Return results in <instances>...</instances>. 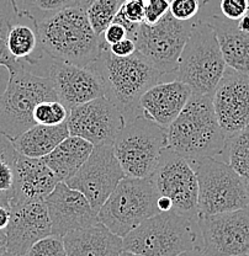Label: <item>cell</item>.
<instances>
[{"instance_id":"6da1fadb","label":"cell","mask_w":249,"mask_h":256,"mask_svg":"<svg viewBox=\"0 0 249 256\" xmlns=\"http://www.w3.org/2000/svg\"><path fill=\"white\" fill-rule=\"evenodd\" d=\"M42 46L48 57L88 68L100 56L99 36L94 32L84 5H73L39 21Z\"/></svg>"},{"instance_id":"7a4b0ae2","label":"cell","mask_w":249,"mask_h":256,"mask_svg":"<svg viewBox=\"0 0 249 256\" xmlns=\"http://www.w3.org/2000/svg\"><path fill=\"white\" fill-rule=\"evenodd\" d=\"M103 82L104 94L120 112L126 122L142 116L140 98L153 85L160 82L162 74L143 56L136 52L126 58L115 57L109 50H101L90 66Z\"/></svg>"},{"instance_id":"3957f363","label":"cell","mask_w":249,"mask_h":256,"mask_svg":"<svg viewBox=\"0 0 249 256\" xmlns=\"http://www.w3.org/2000/svg\"><path fill=\"white\" fill-rule=\"evenodd\" d=\"M168 149L187 160L222 156L226 136L219 127L212 95L192 94L175 121L165 130Z\"/></svg>"},{"instance_id":"277c9868","label":"cell","mask_w":249,"mask_h":256,"mask_svg":"<svg viewBox=\"0 0 249 256\" xmlns=\"http://www.w3.org/2000/svg\"><path fill=\"white\" fill-rule=\"evenodd\" d=\"M197 220L174 210L158 213L124 238V250L142 256H179L201 249Z\"/></svg>"},{"instance_id":"5b68a950","label":"cell","mask_w":249,"mask_h":256,"mask_svg":"<svg viewBox=\"0 0 249 256\" xmlns=\"http://www.w3.org/2000/svg\"><path fill=\"white\" fill-rule=\"evenodd\" d=\"M227 66L216 32L207 21H195L176 69V80L192 94L212 95Z\"/></svg>"},{"instance_id":"8992f818","label":"cell","mask_w":249,"mask_h":256,"mask_svg":"<svg viewBox=\"0 0 249 256\" xmlns=\"http://www.w3.org/2000/svg\"><path fill=\"white\" fill-rule=\"evenodd\" d=\"M58 100L46 76L23 69L9 76L7 89L0 95V132L15 140L35 126L34 110L40 102Z\"/></svg>"},{"instance_id":"52a82bcc","label":"cell","mask_w":249,"mask_h":256,"mask_svg":"<svg viewBox=\"0 0 249 256\" xmlns=\"http://www.w3.org/2000/svg\"><path fill=\"white\" fill-rule=\"evenodd\" d=\"M158 192L148 178H126L98 212V220L124 239L144 220L158 214Z\"/></svg>"},{"instance_id":"ba28073f","label":"cell","mask_w":249,"mask_h":256,"mask_svg":"<svg viewBox=\"0 0 249 256\" xmlns=\"http://www.w3.org/2000/svg\"><path fill=\"white\" fill-rule=\"evenodd\" d=\"M112 149L127 178H148L168 149L167 133L143 116L135 117L126 122Z\"/></svg>"},{"instance_id":"9c48e42d","label":"cell","mask_w":249,"mask_h":256,"mask_svg":"<svg viewBox=\"0 0 249 256\" xmlns=\"http://www.w3.org/2000/svg\"><path fill=\"white\" fill-rule=\"evenodd\" d=\"M189 162L199 182V217L248 208L247 186L228 164L215 158Z\"/></svg>"},{"instance_id":"30bf717a","label":"cell","mask_w":249,"mask_h":256,"mask_svg":"<svg viewBox=\"0 0 249 256\" xmlns=\"http://www.w3.org/2000/svg\"><path fill=\"white\" fill-rule=\"evenodd\" d=\"M195 21H178L168 12L153 26L141 24L133 37L136 48L162 76L175 74L179 58Z\"/></svg>"},{"instance_id":"8fae6325","label":"cell","mask_w":249,"mask_h":256,"mask_svg":"<svg viewBox=\"0 0 249 256\" xmlns=\"http://www.w3.org/2000/svg\"><path fill=\"white\" fill-rule=\"evenodd\" d=\"M151 180L158 196L173 202L174 212L199 220V182L189 160L167 149Z\"/></svg>"},{"instance_id":"7c38bea8","label":"cell","mask_w":249,"mask_h":256,"mask_svg":"<svg viewBox=\"0 0 249 256\" xmlns=\"http://www.w3.org/2000/svg\"><path fill=\"white\" fill-rule=\"evenodd\" d=\"M125 178L112 146H94L84 165L66 184L84 194L93 210L99 212Z\"/></svg>"},{"instance_id":"4fadbf2b","label":"cell","mask_w":249,"mask_h":256,"mask_svg":"<svg viewBox=\"0 0 249 256\" xmlns=\"http://www.w3.org/2000/svg\"><path fill=\"white\" fill-rule=\"evenodd\" d=\"M205 256L249 254V207L197 220Z\"/></svg>"},{"instance_id":"5bb4252c","label":"cell","mask_w":249,"mask_h":256,"mask_svg":"<svg viewBox=\"0 0 249 256\" xmlns=\"http://www.w3.org/2000/svg\"><path fill=\"white\" fill-rule=\"evenodd\" d=\"M125 124L124 114L105 96L71 108L67 118L69 136L94 146H114Z\"/></svg>"},{"instance_id":"9a60e30c","label":"cell","mask_w":249,"mask_h":256,"mask_svg":"<svg viewBox=\"0 0 249 256\" xmlns=\"http://www.w3.org/2000/svg\"><path fill=\"white\" fill-rule=\"evenodd\" d=\"M212 104L226 138L249 127V74L227 68L213 92Z\"/></svg>"},{"instance_id":"2e32d148","label":"cell","mask_w":249,"mask_h":256,"mask_svg":"<svg viewBox=\"0 0 249 256\" xmlns=\"http://www.w3.org/2000/svg\"><path fill=\"white\" fill-rule=\"evenodd\" d=\"M57 98L68 110L103 98V82L94 69L52 60L47 69Z\"/></svg>"},{"instance_id":"e0dca14e","label":"cell","mask_w":249,"mask_h":256,"mask_svg":"<svg viewBox=\"0 0 249 256\" xmlns=\"http://www.w3.org/2000/svg\"><path fill=\"white\" fill-rule=\"evenodd\" d=\"M45 201L52 226V236L63 238L71 232L99 223L98 212L93 210L84 194L69 188L66 182H58Z\"/></svg>"},{"instance_id":"ac0fdd59","label":"cell","mask_w":249,"mask_h":256,"mask_svg":"<svg viewBox=\"0 0 249 256\" xmlns=\"http://www.w3.org/2000/svg\"><path fill=\"white\" fill-rule=\"evenodd\" d=\"M10 208L12 218L7 228L8 252L25 256L39 240L52 236L46 201L36 200Z\"/></svg>"},{"instance_id":"d6986e66","label":"cell","mask_w":249,"mask_h":256,"mask_svg":"<svg viewBox=\"0 0 249 256\" xmlns=\"http://www.w3.org/2000/svg\"><path fill=\"white\" fill-rule=\"evenodd\" d=\"M192 95V90L179 80L160 82L140 98L141 114L167 130Z\"/></svg>"},{"instance_id":"ffe728a7","label":"cell","mask_w":249,"mask_h":256,"mask_svg":"<svg viewBox=\"0 0 249 256\" xmlns=\"http://www.w3.org/2000/svg\"><path fill=\"white\" fill-rule=\"evenodd\" d=\"M58 182V178L44 159L26 158L19 154L10 207L36 200H46Z\"/></svg>"},{"instance_id":"44dd1931","label":"cell","mask_w":249,"mask_h":256,"mask_svg":"<svg viewBox=\"0 0 249 256\" xmlns=\"http://www.w3.org/2000/svg\"><path fill=\"white\" fill-rule=\"evenodd\" d=\"M8 50L12 57L24 66H37L47 56L40 36L39 21L29 10H19L8 34Z\"/></svg>"},{"instance_id":"7402d4cb","label":"cell","mask_w":249,"mask_h":256,"mask_svg":"<svg viewBox=\"0 0 249 256\" xmlns=\"http://www.w3.org/2000/svg\"><path fill=\"white\" fill-rule=\"evenodd\" d=\"M63 242L67 256H119L124 252V239L101 223L71 232Z\"/></svg>"},{"instance_id":"603a6c76","label":"cell","mask_w":249,"mask_h":256,"mask_svg":"<svg viewBox=\"0 0 249 256\" xmlns=\"http://www.w3.org/2000/svg\"><path fill=\"white\" fill-rule=\"evenodd\" d=\"M216 32L227 68L249 74V31L239 30L235 21L213 15L207 18Z\"/></svg>"},{"instance_id":"cb8c5ba5","label":"cell","mask_w":249,"mask_h":256,"mask_svg":"<svg viewBox=\"0 0 249 256\" xmlns=\"http://www.w3.org/2000/svg\"><path fill=\"white\" fill-rule=\"evenodd\" d=\"M93 149L94 146L88 140L69 136L56 146L52 153L45 156L44 160L58 181L66 182L84 165Z\"/></svg>"},{"instance_id":"d4e9b609","label":"cell","mask_w":249,"mask_h":256,"mask_svg":"<svg viewBox=\"0 0 249 256\" xmlns=\"http://www.w3.org/2000/svg\"><path fill=\"white\" fill-rule=\"evenodd\" d=\"M68 137L69 130L67 122L60 126L35 124L25 133L13 140V144L20 156L32 159H44Z\"/></svg>"},{"instance_id":"484cf974","label":"cell","mask_w":249,"mask_h":256,"mask_svg":"<svg viewBox=\"0 0 249 256\" xmlns=\"http://www.w3.org/2000/svg\"><path fill=\"white\" fill-rule=\"evenodd\" d=\"M226 164L237 172L249 188V127L227 138L223 153Z\"/></svg>"},{"instance_id":"4316f807","label":"cell","mask_w":249,"mask_h":256,"mask_svg":"<svg viewBox=\"0 0 249 256\" xmlns=\"http://www.w3.org/2000/svg\"><path fill=\"white\" fill-rule=\"evenodd\" d=\"M19 10L15 0H0V66H5L9 76L25 69V66L14 60L8 50V34Z\"/></svg>"},{"instance_id":"83f0119b","label":"cell","mask_w":249,"mask_h":256,"mask_svg":"<svg viewBox=\"0 0 249 256\" xmlns=\"http://www.w3.org/2000/svg\"><path fill=\"white\" fill-rule=\"evenodd\" d=\"M19 153L13 140L0 132V201L9 202L15 184V165Z\"/></svg>"},{"instance_id":"f1b7e54d","label":"cell","mask_w":249,"mask_h":256,"mask_svg":"<svg viewBox=\"0 0 249 256\" xmlns=\"http://www.w3.org/2000/svg\"><path fill=\"white\" fill-rule=\"evenodd\" d=\"M125 0H89L85 6L88 20L96 36L100 37L114 21Z\"/></svg>"},{"instance_id":"f546056e","label":"cell","mask_w":249,"mask_h":256,"mask_svg":"<svg viewBox=\"0 0 249 256\" xmlns=\"http://www.w3.org/2000/svg\"><path fill=\"white\" fill-rule=\"evenodd\" d=\"M69 110L60 100L40 102L34 110V121L42 126H60L67 122Z\"/></svg>"},{"instance_id":"4dcf8cb0","label":"cell","mask_w":249,"mask_h":256,"mask_svg":"<svg viewBox=\"0 0 249 256\" xmlns=\"http://www.w3.org/2000/svg\"><path fill=\"white\" fill-rule=\"evenodd\" d=\"M25 256H67L62 236H50L39 240Z\"/></svg>"},{"instance_id":"1f68e13d","label":"cell","mask_w":249,"mask_h":256,"mask_svg":"<svg viewBox=\"0 0 249 256\" xmlns=\"http://www.w3.org/2000/svg\"><path fill=\"white\" fill-rule=\"evenodd\" d=\"M208 0H170L169 12L178 21H192Z\"/></svg>"},{"instance_id":"d6a6232c","label":"cell","mask_w":249,"mask_h":256,"mask_svg":"<svg viewBox=\"0 0 249 256\" xmlns=\"http://www.w3.org/2000/svg\"><path fill=\"white\" fill-rule=\"evenodd\" d=\"M24 2L29 8L26 10L36 9L37 12L46 14V16L56 14L66 8L78 5L76 0H24Z\"/></svg>"},{"instance_id":"836d02e7","label":"cell","mask_w":249,"mask_h":256,"mask_svg":"<svg viewBox=\"0 0 249 256\" xmlns=\"http://www.w3.org/2000/svg\"><path fill=\"white\" fill-rule=\"evenodd\" d=\"M169 0H146L144 24L153 26L169 12Z\"/></svg>"},{"instance_id":"e575fe53","label":"cell","mask_w":249,"mask_h":256,"mask_svg":"<svg viewBox=\"0 0 249 256\" xmlns=\"http://www.w3.org/2000/svg\"><path fill=\"white\" fill-rule=\"evenodd\" d=\"M219 8L224 18L238 21L249 14V0H221Z\"/></svg>"},{"instance_id":"d590c367","label":"cell","mask_w":249,"mask_h":256,"mask_svg":"<svg viewBox=\"0 0 249 256\" xmlns=\"http://www.w3.org/2000/svg\"><path fill=\"white\" fill-rule=\"evenodd\" d=\"M144 8H146V0H125L120 12L130 22L141 25L144 22Z\"/></svg>"},{"instance_id":"8d00e7d4","label":"cell","mask_w":249,"mask_h":256,"mask_svg":"<svg viewBox=\"0 0 249 256\" xmlns=\"http://www.w3.org/2000/svg\"><path fill=\"white\" fill-rule=\"evenodd\" d=\"M127 31L122 25L116 22H112L111 25L104 31V34L99 37V44H100V50H109L112 44L127 38Z\"/></svg>"},{"instance_id":"74e56055","label":"cell","mask_w":249,"mask_h":256,"mask_svg":"<svg viewBox=\"0 0 249 256\" xmlns=\"http://www.w3.org/2000/svg\"><path fill=\"white\" fill-rule=\"evenodd\" d=\"M109 50L112 56H115V57L126 58L135 54V53L137 52V48H136L135 41H133L132 38H130V37H127V38L112 44V46L109 48Z\"/></svg>"},{"instance_id":"f35d334b","label":"cell","mask_w":249,"mask_h":256,"mask_svg":"<svg viewBox=\"0 0 249 256\" xmlns=\"http://www.w3.org/2000/svg\"><path fill=\"white\" fill-rule=\"evenodd\" d=\"M12 218V208L9 202L0 201V230H7Z\"/></svg>"},{"instance_id":"ab89813d","label":"cell","mask_w":249,"mask_h":256,"mask_svg":"<svg viewBox=\"0 0 249 256\" xmlns=\"http://www.w3.org/2000/svg\"><path fill=\"white\" fill-rule=\"evenodd\" d=\"M7 252H8L7 230H0V256L5 255Z\"/></svg>"},{"instance_id":"60d3db41","label":"cell","mask_w":249,"mask_h":256,"mask_svg":"<svg viewBox=\"0 0 249 256\" xmlns=\"http://www.w3.org/2000/svg\"><path fill=\"white\" fill-rule=\"evenodd\" d=\"M179 256H205V255H203L201 249H199V248H197V249H192V250H189V252H183V254L179 255Z\"/></svg>"},{"instance_id":"b9f144b4","label":"cell","mask_w":249,"mask_h":256,"mask_svg":"<svg viewBox=\"0 0 249 256\" xmlns=\"http://www.w3.org/2000/svg\"><path fill=\"white\" fill-rule=\"evenodd\" d=\"M119 256H142V255H138V254H133V252H126V250H124V252H121Z\"/></svg>"},{"instance_id":"7bdbcfd3","label":"cell","mask_w":249,"mask_h":256,"mask_svg":"<svg viewBox=\"0 0 249 256\" xmlns=\"http://www.w3.org/2000/svg\"><path fill=\"white\" fill-rule=\"evenodd\" d=\"M88 2H89V0H76L77 4H79V5H85Z\"/></svg>"},{"instance_id":"ee69618b","label":"cell","mask_w":249,"mask_h":256,"mask_svg":"<svg viewBox=\"0 0 249 256\" xmlns=\"http://www.w3.org/2000/svg\"><path fill=\"white\" fill-rule=\"evenodd\" d=\"M3 256H19V255H14V254H10V252H7V254L3 255Z\"/></svg>"},{"instance_id":"f6af8a7d","label":"cell","mask_w":249,"mask_h":256,"mask_svg":"<svg viewBox=\"0 0 249 256\" xmlns=\"http://www.w3.org/2000/svg\"><path fill=\"white\" fill-rule=\"evenodd\" d=\"M248 196H249V188H248ZM249 207V206H248Z\"/></svg>"},{"instance_id":"bcb514c9","label":"cell","mask_w":249,"mask_h":256,"mask_svg":"<svg viewBox=\"0 0 249 256\" xmlns=\"http://www.w3.org/2000/svg\"><path fill=\"white\" fill-rule=\"evenodd\" d=\"M243 256H248V255H243Z\"/></svg>"},{"instance_id":"7dc6e473","label":"cell","mask_w":249,"mask_h":256,"mask_svg":"<svg viewBox=\"0 0 249 256\" xmlns=\"http://www.w3.org/2000/svg\"><path fill=\"white\" fill-rule=\"evenodd\" d=\"M248 256H249V254H248Z\"/></svg>"}]
</instances>
